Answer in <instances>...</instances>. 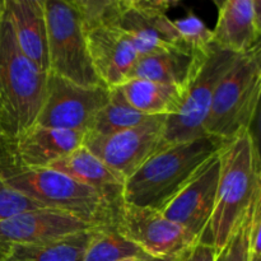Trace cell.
Segmentation results:
<instances>
[{"label": "cell", "instance_id": "1", "mask_svg": "<svg viewBox=\"0 0 261 261\" xmlns=\"http://www.w3.org/2000/svg\"><path fill=\"white\" fill-rule=\"evenodd\" d=\"M0 173L5 182L45 208L63 212L94 227L114 226L121 198L78 182L51 168H27L0 152Z\"/></svg>", "mask_w": 261, "mask_h": 261}, {"label": "cell", "instance_id": "2", "mask_svg": "<svg viewBox=\"0 0 261 261\" xmlns=\"http://www.w3.org/2000/svg\"><path fill=\"white\" fill-rule=\"evenodd\" d=\"M219 177L216 204L206 233L200 242L218 252L246 214L261 190L260 157L251 129L242 130L218 150Z\"/></svg>", "mask_w": 261, "mask_h": 261}, {"label": "cell", "instance_id": "3", "mask_svg": "<svg viewBox=\"0 0 261 261\" xmlns=\"http://www.w3.org/2000/svg\"><path fill=\"white\" fill-rule=\"evenodd\" d=\"M222 144L223 142L204 135L162 148L125 180L121 200L162 212Z\"/></svg>", "mask_w": 261, "mask_h": 261}, {"label": "cell", "instance_id": "4", "mask_svg": "<svg viewBox=\"0 0 261 261\" xmlns=\"http://www.w3.org/2000/svg\"><path fill=\"white\" fill-rule=\"evenodd\" d=\"M47 74L23 55L7 8L0 17V145H9L35 125L42 107Z\"/></svg>", "mask_w": 261, "mask_h": 261}, {"label": "cell", "instance_id": "5", "mask_svg": "<svg viewBox=\"0 0 261 261\" xmlns=\"http://www.w3.org/2000/svg\"><path fill=\"white\" fill-rule=\"evenodd\" d=\"M261 48L241 55L214 92L204 134L228 142L251 129L261 94Z\"/></svg>", "mask_w": 261, "mask_h": 261}, {"label": "cell", "instance_id": "6", "mask_svg": "<svg viewBox=\"0 0 261 261\" xmlns=\"http://www.w3.org/2000/svg\"><path fill=\"white\" fill-rule=\"evenodd\" d=\"M43 10L47 25V74L81 86H102L92 66L86 31L71 0H43Z\"/></svg>", "mask_w": 261, "mask_h": 261}, {"label": "cell", "instance_id": "7", "mask_svg": "<svg viewBox=\"0 0 261 261\" xmlns=\"http://www.w3.org/2000/svg\"><path fill=\"white\" fill-rule=\"evenodd\" d=\"M241 55L212 45L185 88L182 103L176 115L166 119L163 147L204 137V124L214 92L227 71Z\"/></svg>", "mask_w": 261, "mask_h": 261}, {"label": "cell", "instance_id": "8", "mask_svg": "<svg viewBox=\"0 0 261 261\" xmlns=\"http://www.w3.org/2000/svg\"><path fill=\"white\" fill-rule=\"evenodd\" d=\"M178 3L165 0H116L109 24L119 28L140 55L180 51L190 54L167 10Z\"/></svg>", "mask_w": 261, "mask_h": 261}, {"label": "cell", "instance_id": "9", "mask_svg": "<svg viewBox=\"0 0 261 261\" xmlns=\"http://www.w3.org/2000/svg\"><path fill=\"white\" fill-rule=\"evenodd\" d=\"M166 119L167 116L152 117L137 126L109 135L86 132L82 145L127 180L162 149Z\"/></svg>", "mask_w": 261, "mask_h": 261}, {"label": "cell", "instance_id": "10", "mask_svg": "<svg viewBox=\"0 0 261 261\" xmlns=\"http://www.w3.org/2000/svg\"><path fill=\"white\" fill-rule=\"evenodd\" d=\"M109 101V88L87 87L47 74L42 107L35 125L88 132L97 112Z\"/></svg>", "mask_w": 261, "mask_h": 261}, {"label": "cell", "instance_id": "11", "mask_svg": "<svg viewBox=\"0 0 261 261\" xmlns=\"http://www.w3.org/2000/svg\"><path fill=\"white\" fill-rule=\"evenodd\" d=\"M115 228L149 256L173 257L196 241L188 231L166 218L160 211L139 208L121 201Z\"/></svg>", "mask_w": 261, "mask_h": 261}, {"label": "cell", "instance_id": "12", "mask_svg": "<svg viewBox=\"0 0 261 261\" xmlns=\"http://www.w3.org/2000/svg\"><path fill=\"white\" fill-rule=\"evenodd\" d=\"M219 168V154L216 152L162 211L166 218L182 227L199 242L205 236L213 216Z\"/></svg>", "mask_w": 261, "mask_h": 261}, {"label": "cell", "instance_id": "13", "mask_svg": "<svg viewBox=\"0 0 261 261\" xmlns=\"http://www.w3.org/2000/svg\"><path fill=\"white\" fill-rule=\"evenodd\" d=\"M93 228L96 227L54 209L23 212L0 221V254L14 245L42 244Z\"/></svg>", "mask_w": 261, "mask_h": 261}, {"label": "cell", "instance_id": "14", "mask_svg": "<svg viewBox=\"0 0 261 261\" xmlns=\"http://www.w3.org/2000/svg\"><path fill=\"white\" fill-rule=\"evenodd\" d=\"M84 31L92 66L102 86L115 88L125 83L139 58L129 38L111 24Z\"/></svg>", "mask_w": 261, "mask_h": 261}, {"label": "cell", "instance_id": "15", "mask_svg": "<svg viewBox=\"0 0 261 261\" xmlns=\"http://www.w3.org/2000/svg\"><path fill=\"white\" fill-rule=\"evenodd\" d=\"M83 132L33 125L0 152L12 162L27 168H46L83 144Z\"/></svg>", "mask_w": 261, "mask_h": 261}, {"label": "cell", "instance_id": "16", "mask_svg": "<svg viewBox=\"0 0 261 261\" xmlns=\"http://www.w3.org/2000/svg\"><path fill=\"white\" fill-rule=\"evenodd\" d=\"M218 18L213 43L227 51L245 55L260 46L261 3L259 0H226L217 3Z\"/></svg>", "mask_w": 261, "mask_h": 261}, {"label": "cell", "instance_id": "17", "mask_svg": "<svg viewBox=\"0 0 261 261\" xmlns=\"http://www.w3.org/2000/svg\"><path fill=\"white\" fill-rule=\"evenodd\" d=\"M4 3L20 51L41 73L47 74V25L43 0H4Z\"/></svg>", "mask_w": 261, "mask_h": 261}, {"label": "cell", "instance_id": "18", "mask_svg": "<svg viewBox=\"0 0 261 261\" xmlns=\"http://www.w3.org/2000/svg\"><path fill=\"white\" fill-rule=\"evenodd\" d=\"M208 53L204 55H191L180 51H168L140 55L129 79H147L178 87L185 91L189 81Z\"/></svg>", "mask_w": 261, "mask_h": 261}, {"label": "cell", "instance_id": "19", "mask_svg": "<svg viewBox=\"0 0 261 261\" xmlns=\"http://www.w3.org/2000/svg\"><path fill=\"white\" fill-rule=\"evenodd\" d=\"M48 168L59 171L73 180L97 189L102 193L121 198L122 186L125 184L124 178L107 167L83 145L54 162Z\"/></svg>", "mask_w": 261, "mask_h": 261}, {"label": "cell", "instance_id": "20", "mask_svg": "<svg viewBox=\"0 0 261 261\" xmlns=\"http://www.w3.org/2000/svg\"><path fill=\"white\" fill-rule=\"evenodd\" d=\"M120 91L132 107L147 116H173L180 110L185 91L147 79H129Z\"/></svg>", "mask_w": 261, "mask_h": 261}, {"label": "cell", "instance_id": "21", "mask_svg": "<svg viewBox=\"0 0 261 261\" xmlns=\"http://www.w3.org/2000/svg\"><path fill=\"white\" fill-rule=\"evenodd\" d=\"M96 228L42 244L14 245L0 254V261H83Z\"/></svg>", "mask_w": 261, "mask_h": 261}, {"label": "cell", "instance_id": "22", "mask_svg": "<svg viewBox=\"0 0 261 261\" xmlns=\"http://www.w3.org/2000/svg\"><path fill=\"white\" fill-rule=\"evenodd\" d=\"M150 119L152 117L140 114L130 106L119 87H115L109 88V101L97 112L88 133L98 135L114 134L137 126Z\"/></svg>", "mask_w": 261, "mask_h": 261}, {"label": "cell", "instance_id": "23", "mask_svg": "<svg viewBox=\"0 0 261 261\" xmlns=\"http://www.w3.org/2000/svg\"><path fill=\"white\" fill-rule=\"evenodd\" d=\"M148 256L139 246L122 236L114 226L94 229L83 261H124Z\"/></svg>", "mask_w": 261, "mask_h": 261}, {"label": "cell", "instance_id": "24", "mask_svg": "<svg viewBox=\"0 0 261 261\" xmlns=\"http://www.w3.org/2000/svg\"><path fill=\"white\" fill-rule=\"evenodd\" d=\"M181 41L191 55H204L213 45V31L203 20L189 12L185 17L172 20Z\"/></svg>", "mask_w": 261, "mask_h": 261}, {"label": "cell", "instance_id": "25", "mask_svg": "<svg viewBox=\"0 0 261 261\" xmlns=\"http://www.w3.org/2000/svg\"><path fill=\"white\" fill-rule=\"evenodd\" d=\"M259 198H261V190L257 191L246 214L231 234L228 241L218 252H216V261H250V232H251L255 204Z\"/></svg>", "mask_w": 261, "mask_h": 261}, {"label": "cell", "instance_id": "26", "mask_svg": "<svg viewBox=\"0 0 261 261\" xmlns=\"http://www.w3.org/2000/svg\"><path fill=\"white\" fill-rule=\"evenodd\" d=\"M81 17L84 30L99 24H109L116 0H71Z\"/></svg>", "mask_w": 261, "mask_h": 261}, {"label": "cell", "instance_id": "27", "mask_svg": "<svg viewBox=\"0 0 261 261\" xmlns=\"http://www.w3.org/2000/svg\"><path fill=\"white\" fill-rule=\"evenodd\" d=\"M36 209L48 208H45L37 201L27 198L19 191L10 188L0 173V221H4L23 212L36 211Z\"/></svg>", "mask_w": 261, "mask_h": 261}, {"label": "cell", "instance_id": "28", "mask_svg": "<svg viewBox=\"0 0 261 261\" xmlns=\"http://www.w3.org/2000/svg\"><path fill=\"white\" fill-rule=\"evenodd\" d=\"M261 198L255 204L250 232V261H261Z\"/></svg>", "mask_w": 261, "mask_h": 261}, {"label": "cell", "instance_id": "29", "mask_svg": "<svg viewBox=\"0 0 261 261\" xmlns=\"http://www.w3.org/2000/svg\"><path fill=\"white\" fill-rule=\"evenodd\" d=\"M175 261H216V251L211 245L198 241L177 255Z\"/></svg>", "mask_w": 261, "mask_h": 261}, {"label": "cell", "instance_id": "30", "mask_svg": "<svg viewBox=\"0 0 261 261\" xmlns=\"http://www.w3.org/2000/svg\"><path fill=\"white\" fill-rule=\"evenodd\" d=\"M176 256L173 257H155V256H145L143 259H138L137 261H175Z\"/></svg>", "mask_w": 261, "mask_h": 261}, {"label": "cell", "instance_id": "31", "mask_svg": "<svg viewBox=\"0 0 261 261\" xmlns=\"http://www.w3.org/2000/svg\"><path fill=\"white\" fill-rule=\"evenodd\" d=\"M3 7H4V0H0V17H2V12H3Z\"/></svg>", "mask_w": 261, "mask_h": 261}, {"label": "cell", "instance_id": "32", "mask_svg": "<svg viewBox=\"0 0 261 261\" xmlns=\"http://www.w3.org/2000/svg\"><path fill=\"white\" fill-rule=\"evenodd\" d=\"M138 259H129V260H124V261H137Z\"/></svg>", "mask_w": 261, "mask_h": 261}]
</instances>
